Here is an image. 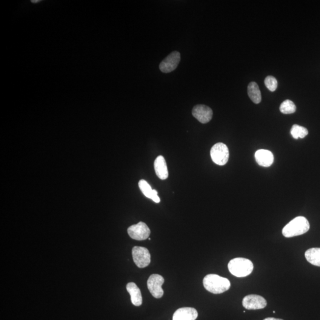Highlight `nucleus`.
<instances>
[{
    "label": "nucleus",
    "instance_id": "f257e3e1",
    "mask_svg": "<svg viewBox=\"0 0 320 320\" xmlns=\"http://www.w3.org/2000/svg\"><path fill=\"white\" fill-rule=\"evenodd\" d=\"M203 284L206 290L214 294L226 292L231 287L229 280L215 274L206 276L203 280Z\"/></svg>",
    "mask_w": 320,
    "mask_h": 320
},
{
    "label": "nucleus",
    "instance_id": "f03ea898",
    "mask_svg": "<svg viewBox=\"0 0 320 320\" xmlns=\"http://www.w3.org/2000/svg\"><path fill=\"white\" fill-rule=\"evenodd\" d=\"M310 223L304 216H298L283 228L282 234L287 238L302 235L310 230Z\"/></svg>",
    "mask_w": 320,
    "mask_h": 320
},
{
    "label": "nucleus",
    "instance_id": "7ed1b4c3",
    "mask_svg": "<svg viewBox=\"0 0 320 320\" xmlns=\"http://www.w3.org/2000/svg\"><path fill=\"white\" fill-rule=\"evenodd\" d=\"M228 268L234 276L243 278L252 273L254 267L250 260L238 258L231 260L228 265Z\"/></svg>",
    "mask_w": 320,
    "mask_h": 320
},
{
    "label": "nucleus",
    "instance_id": "20e7f679",
    "mask_svg": "<svg viewBox=\"0 0 320 320\" xmlns=\"http://www.w3.org/2000/svg\"><path fill=\"white\" fill-rule=\"evenodd\" d=\"M229 150L227 145L219 142L213 145L211 150V157L214 163L219 165L226 164L229 159Z\"/></svg>",
    "mask_w": 320,
    "mask_h": 320
},
{
    "label": "nucleus",
    "instance_id": "39448f33",
    "mask_svg": "<svg viewBox=\"0 0 320 320\" xmlns=\"http://www.w3.org/2000/svg\"><path fill=\"white\" fill-rule=\"evenodd\" d=\"M163 277L158 274H153L148 278L147 287L148 290L154 298H161L164 295V291L162 289V285L164 284Z\"/></svg>",
    "mask_w": 320,
    "mask_h": 320
},
{
    "label": "nucleus",
    "instance_id": "423d86ee",
    "mask_svg": "<svg viewBox=\"0 0 320 320\" xmlns=\"http://www.w3.org/2000/svg\"><path fill=\"white\" fill-rule=\"evenodd\" d=\"M134 263L139 268L147 267L151 263V254L147 248L135 246L133 248Z\"/></svg>",
    "mask_w": 320,
    "mask_h": 320
},
{
    "label": "nucleus",
    "instance_id": "0eeeda50",
    "mask_svg": "<svg viewBox=\"0 0 320 320\" xmlns=\"http://www.w3.org/2000/svg\"><path fill=\"white\" fill-rule=\"evenodd\" d=\"M128 233L131 238L138 241H142L149 238L151 231L145 223L139 222L138 224L131 225L128 228Z\"/></svg>",
    "mask_w": 320,
    "mask_h": 320
},
{
    "label": "nucleus",
    "instance_id": "6e6552de",
    "mask_svg": "<svg viewBox=\"0 0 320 320\" xmlns=\"http://www.w3.org/2000/svg\"><path fill=\"white\" fill-rule=\"evenodd\" d=\"M181 59V53L178 51H173L160 63V71L164 73L172 72L178 67Z\"/></svg>",
    "mask_w": 320,
    "mask_h": 320
},
{
    "label": "nucleus",
    "instance_id": "1a4fd4ad",
    "mask_svg": "<svg viewBox=\"0 0 320 320\" xmlns=\"http://www.w3.org/2000/svg\"><path fill=\"white\" fill-rule=\"evenodd\" d=\"M242 303L245 309L248 310L264 309L267 305V300L264 297L254 294L245 296Z\"/></svg>",
    "mask_w": 320,
    "mask_h": 320
},
{
    "label": "nucleus",
    "instance_id": "9d476101",
    "mask_svg": "<svg viewBox=\"0 0 320 320\" xmlns=\"http://www.w3.org/2000/svg\"><path fill=\"white\" fill-rule=\"evenodd\" d=\"M192 115L202 124H207L213 118V111L210 107L204 105H198L194 107Z\"/></svg>",
    "mask_w": 320,
    "mask_h": 320
},
{
    "label": "nucleus",
    "instance_id": "9b49d317",
    "mask_svg": "<svg viewBox=\"0 0 320 320\" xmlns=\"http://www.w3.org/2000/svg\"><path fill=\"white\" fill-rule=\"evenodd\" d=\"M198 311L194 308H179L174 313L173 320H195L198 318Z\"/></svg>",
    "mask_w": 320,
    "mask_h": 320
},
{
    "label": "nucleus",
    "instance_id": "f8f14e48",
    "mask_svg": "<svg viewBox=\"0 0 320 320\" xmlns=\"http://www.w3.org/2000/svg\"><path fill=\"white\" fill-rule=\"evenodd\" d=\"M256 161L261 166L270 167L274 161V157L271 151L267 150H259L255 153Z\"/></svg>",
    "mask_w": 320,
    "mask_h": 320
},
{
    "label": "nucleus",
    "instance_id": "ddd939ff",
    "mask_svg": "<svg viewBox=\"0 0 320 320\" xmlns=\"http://www.w3.org/2000/svg\"><path fill=\"white\" fill-rule=\"evenodd\" d=\"M154 169L157 177L161 180L168 178V171L166 161L163 157L159 156L154 161Z\"/></svg>",
    "mask_w": 320,
    "mask_h": 320
},
{
    "label": "nucleus",
    "instance_id": "4468645a",
    "mask_svg": "<svg viewBox=\"0 0 320 320\" xmlns=\"http://www.w3.org/2000/svg\"><path fill=\"white\" fill-rule=\"evenodd\" d=\"M127 290L130 294L131 302L135 306L139 307L142 304L141 291L135 283L130 282L127 285Z\"/></svg>",
    "mask_w": 320,
    "mask_h": 320
},
{
    "label": "nucleus",
    "instance_id": "2eb2a0df",
    "mask_svg": "<svg viewBox=\"0 0 320 320\" xmlns=\"http://www.w3.org/2000/svg\"><path fill=\"white\" fill-rule=\"evenodd\" d=\"M140 190L147 198L152 199L154 202L159 203L160 199L158 196V192L156 190L152 189L151 186L145 180H141L138 184Z\"/></svg>",
    "mask_w": 320,
    "mask_h": 320
},
{
    "label": "nucleus",
    "instance_id": "dca6fc26",
    "mask_svg": "<svg viewBox=\"0 0 320 320\" xmlns=\"http://www.w3.org/2000/svg\"><path fill=\"white\" fill-rule=\"evenodd\" d=\"M248 96L254 104H259L262 101V95L259 85L255 82H251L248 85Z\"/></svg>",
    "mask_w": 320,
    "mask_h": 320
},
{
    "label": "nucleus",
    "instance_id": "f3484780",
    "mask_svg": "<svg viewBox=\"0 0 320 320\" xmlns=\"http://www.w3.org/2000/svg\"><path fill=\"white\" fill-rule=\"evenodd\" d=\"M305 258L311 265L320 267V248H311L305 253Z\"/></svg>",
    "mask_w": 320,
    "mask_h": 320
},
{
    "label": "nucleus",
    "instance_id": "a211bd4d",
    "mask_svg": "<svg viewBox=\"0 0 320 320\" xmlns=\"http://www.w3.org/2000/svg\"><path fill=\"white\" fill-rule=\"evenodd\" d=\"M291 134L294 139L304 138L308 135V131L307 128L301 127V126L293 125L291 128Z\"/></svg>",
    "mask_w": 320,
    "mask_h": 320
},
{
    "label": "nucleus",
    "instance_id": "6ab92c4d",
    "mask_svg": "<svg viewBox=\"0 0 320 320\" xmlns=\"http://www.w3.org/2000/svg\"><path fill=\"white\" fill-rule=\"evenodd\" d=\"M296 106L290 100H286L280 106V111L284 114H292L295 112Z\"/></svg>",
    "mask_w": 320,
    "mask_h": 320
},
{
    "label": "nucleus",
    "instance_id": "aec40b11",
    "mask_svg": "<svg viewBox=\"0 0 320 320\" xmlns=\"http://www.w3.org/2000/svg\"><path fill=\"white\" fill-rule=\"evenodd\" d=\"M265 84L266 86L271 92L276 91L277 87H278V81L273 76H267L265 80Z\"/></svg>",
    "mask_w": 320,
    "mask_h": 320
},
{
    "label": "nucleus",
    "instance_id": "412c9836",
    "mask_svg": "<svg viewBox=\"0 0 320 320\" xmlns=\"http://www.w3.org/2000/svg\"><path fill=\"white\" fill-rule=\"evenodd\" d=\"M264 320H284L273 318V317H268V318L265 319Z\"/></svg>",
    "mask_w": 320,
    "mask_h": 320
}]
</instances>
